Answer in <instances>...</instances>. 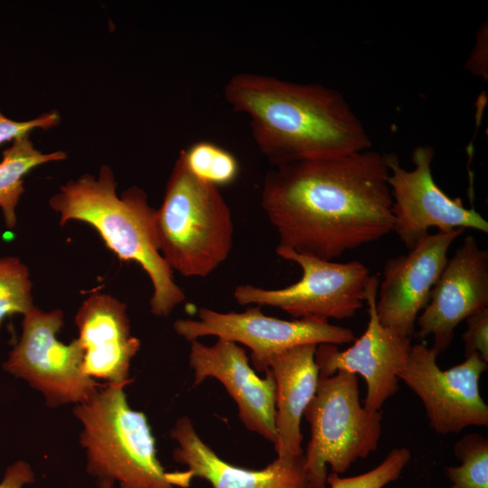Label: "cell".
I'll use <instances>...</instances> for the list:
<instances>
[{
    "instance_id": "obj_14",
    "label": "cell",
    "mask_w": 488,
    "mask_h": 488,
    "mask_svg": "<svg viewBox=\"0 0 488 488\" xmlns=\"http://www.w3.org/2000/svg\"><path fill=\"white\" fill-rule=\"evenodd\" d=\"M488 307V251L473 236L465 238L435 285L429 301L417 319L418 338L432 337L431 349L446 351L458 324Z\"/></svg>"
},
{
    "instance_id": "obj_3",
    "label": "cell",
    "mask_w": 488,
    "mask_h": 488,
    "mask_svg": "<svg viewBox=\"0 0 488 488\" xmlns=\"http://www.w3.org/2000/svg\"><path fill=\"white\" fill-rule=\"evenodd\" d=\"M116 188L112 169L102 165L98 177L87 174L61 185L49 204L60 214L61 226L70 221L88 223L119 259L137 263L153 286L151 313L166 317L185 300V294L160 252L156 210L142 189L132 186L119 197Z\"/></svg>"
},
{
    "instance_id": "obj_24",
    "label": "cell",
    "mask_w": 488,
    "mask_h": 488,
    "mask_svg": "<svg viewBox=\"0 0 488 488\" xmlns=\"http://www.w3.org/2000/svg\"><path fill=\"white\" fill-rule=\"evenodd\" d=\"M61 116L57 110L44 112L36 118L16 121L5 117L0 110V145L29 136L34 129H50L58 126Z\"/></svg>"
},
{
    "instance_id": "obj_17",
    "label": "cell",
    "mask_w": 488,
    "mask_h": 488,
    "mask_svg": "<svg viewBox=\"0 0 488 488\" xmlns=\"http://www.w3.org/2000/svg\"><path fill=\"white\" fill-rule=\"evenodd\" d=\"M75 324L85 374L107 384L130 383V362L140 341L131 334L126 304L108 294H91L79 308Z\"/></svg>"
},
{
    "instance_id": "obj_13",
    "label": "cell",
    "mask_w": 488,
    "mask_h": 488,
    "mask_svg": "<svg viewBox=\"0 0 488 488\" xmlns=\"http://www.w3.org/2000/svg\"><path fill=\"white\" fill-rule=\"evenodd\" d=\"M464 230L428 233L407 254L386 262L376 298V313L383 325L412 337L419 313L446 267L448 250Z\"/></svg>"
},
{
    "instance_id": "obj_21",
    "label": "cell",
    "mask_w": 488,
    "mask_h": 488,
    "mask_svg": "<svg viewBox=\"0 0 488 488\" xmlns=\"http://www.w3.org/2000/svg\"><path fill=\"white\" fill-rule=\"evenodd\" d=\"M459 465L446 469L449 488H488V440L477 433L462 437L454 447Z\"/></svg>"
},
{
    "instance_id": "obj_15",
    "label": "cell",
    "mask_w": 488,
    "mask_h": 488,
    "mask_svg": "<svg viewBox=\"0 0 488 488\" xmlns=\"http://www.w3.org/2000/svg\"><path fill=\"white\" fill-rule=\"evenodd\" d=\"M189 364L193 385L207 378L218 380L238 406L243 425L273 445L277 441L276 383L269 370L259 378L245 350L237 343L218 338L212 345L191 342Z\"/></svg>"
},
{
    "instance_id": "obj_11",
    "label": "cell",
    "mask_w": 488,
    "mask_h": 488,
    "mask_svg": "<svg viewBox=\"0 0 488 488\" xmlns=\"http://www.w3.org/2000/svg\"><path fill=\"white\" fill-rule=\"evenodd\" d=\"M392 197L393 231L409 250L421 241L429 229L448 232L473 229L488 232V221L460 198H450L436 183L431 172L434 149L419 145L412 154L414 168H403L397 155H386Z\"/></svg>"
},
{
    "instance_id": "obj_22",
    "label": "cell",
    "mask_w": 488,
    "mask_h": 488,
    "mask_svg": "<svg viewBox=\"0 0 488 488\" xmlns=\"http://www.w3.org/2000/svg\"><path fill=\"white\" fill-rule=\"evenodd\" d=\"M32 287L26 265L16 257L0 258V330L6 318L34 306Z\"/></svg>"
},
{
    "instance_id": "obj_10",
    "label": "cell",
    "mask_w": 488,
    "mask_h": 488,
    "mask_svg": "<svg viewBox=\"0 0 488 488\" xmlns=\"http://www.w3.org/2000/svg\"><path fill=\"white\" fill-rule=\"evenodd\" d=\"M436 358L425 343L413 344L407 366L399 376L423 403L430 427L447 435L468 427L488 426V406L479 389L488 362L473 353L444 371Z\"/></svg>"
},
{
    "instance_id": "obj_8",
    "label": "cell",
    "mask_w": 488,
    "mask_h": 488,
    "mask_svg": "<svg viewBox=\"0 0 488 488\" xmlns=\"http://www.w3.org/2000/svg\"><path fill=\"white\" fill-rule=\"evenodd\" d=\"M62 325L61 309L44 312L33 306L23 315L21 338L3 364L39 390L51 407L86 402L103 386L85 374L78 339L69 344L57 339Z\"/></svg>"
},
{
    "instance_id": "obj_6",
    "label": "cell",
    "mask_w": 488,
    "mask_h": 488,
    "mask_svg": "<svg viewBox=\"0 0 488 488\" xmlns=\"http://www.w3.org/2000/svg\"><path fill=\"white\" fill-rule=\"evenodd\" d=\"M304 417L311 438L305 455L308 488H325L327 465L337 474L373 453L381 436V414L361 405L357 375L338 371L320 376Z\"/></svg>"
},
{
    "instance_id": "obj_9",
    "label": "cell",
    "mask_w": 488,
    "mask_h": 488,
    "mask_svg": "<svg viewBox=\"0 0 488 488\" xmlns=\"http://www.w3.org/2000/svg\"><path fill=\"white\" fill-rule=\"evenodd\" d=\"M197 319H177L174 329L189 342L207 335L243 344L251 351L253 368L260 372L267 369L268 361L276 354L302 344H343L356 338L346 327L334 325L328 320L305 317L291 321L263 314L254 305L241 313H221L200 308Z\"/></svg>"
},
{
    "instance_id": "obj_25",
    "label": "cell",
    "mask_w": 488,
    "mask_h": 488,
    "mask_svg": "<svg viewBox=\"0 0 488 488\" xmlns=\"http://www.w3.org/2000/svg\"><path fill=\"white\" fill-rule=\"evenodd\" d=\"M466 330L462 335L465 357L478 353L488 362V307L465 319Z\"/></svg>"
},
{
    "instance_id": "obj_26",
    "label": "cell",
    "mask_w": 488,
    "mask_h": 488,
    "mask_svg": "<svg viewBox=\"0 0 488 488\" xmlns=\"http://www.w3.org/2000/svg\"><path fill=\"white\" fill-rule=\"evenodd\" d=\"M33 481L34 474L31 466L26 462L17 461L5 470L0 488H23Z\"/></svg>"
},
{
    "instance_id": "obj_19",
    "label": "cell",
    "mask_w": 488,
    "mask_h": 488,
    "mask_svg": "<svg viewBox=\"0 0 488 488\" xmlns=\"http://www.w3.org/2000/svg\"><path fill=\"white\" fill-rule=\"evenodd\" d=\"M0 162V208L5 224L13 229L17 222L15 208L24 192L23 177L35 167L67 158L63 151L42 153L29 136L17 138L3 150Z\"/></svg>"
},
{
    "instance_id": "obj_5",
    "label": "cell",
    "mask_w": 488,
    "mask_h": 488,
    "mask_svg": "<svg viewBox=\"0 0 488 488\" xmlns=\"http://www.w3.org/2000/svg\"><path fill=\"white\" fill-rule=\"evenodd\" d=\"M160 252L173 271L205 277L230 253L231 211L219 187L194 176L179 156L155 214Z\"/></svg>"
},
{
    "instance_id": "obj_2",
    "label": "cell",
    "mask_w": 488,
    "mask_h": 488,
    "mask_svg": "<svg viewBox=\"0 0 488 488\" xmlns=\"http://www.w3.org/2000/svg\"><path fill=\"white\" fill-rule=\"evenodd\" d=\"M224 97L249 117L255 143L273 166L371 147L344 97L325 86L239 73L227 82Z\"/></svg>"
},
{
    "instance_id": "obj_20",
    "label": "cell",
    "mask_w": 488,
    "mask_h": 488,
    "mask_svg": "<svg viewBox=\"0 0 488 488\" xmlns=\"http://www.w3.org/2000/svg\"><path fill=\"white\" fill-rule=\"evenodd\" d=\"M180 154L194 176L217 187L233 183L239 174L236 157L213 143L197 142Z\"/></svg>"
},
{
    "instance_id": "obj_16",
    "label": "cell",
    "mask_w": 488,
    "mask_h": 488,
    "mask_svg": "<svg viewBox=\"0 0 488 488\" xmlns=\"http://www.w3.org/2000/svg\"><path fill=\"white\" fill-rule=\"evenodd\" d=\"M170 436L176 442L174 459L187 468L178 472L183 488L192 478L203 479L212 488H308L304 454L277 457L260 470L236 466L221 459L200 437L187 416L176 420Z\"/></svg>"
},
{
    "instance_id": "obj_4",
    "label": "cell",
    "mask_w": 488,
    "mask_h": 488,
    "mask_svg": "<svg viewBox=\"0 0 488 488\" xmlns=\"http://www.w3.org/2000/svg\"><path fill=\"white\" fill-rule=\"evenodd\" d=\"M124 388L106 384L73 409L82 425L88 471L100 488H177L174 472L157 458L145 415L130 408Z\"/></svg>"
},
{
    "instance_id": "obj_12",
    "label": "cell",
    "mask_w": 488,
    "mask_h": 488,
    "mask_svg": "<svg viewBox=\"0 0 488 488\" xmlns=\"http://www.w3.org/2000/svg\"><path fill=\"white\" fill-rule=\"evenodd\" d=\"M378 286V276H371L365 292L369 320L363 334L346 350L322 343L315 351L320 376L343 371L364 378L367 392L363 406L371 411H380L386 400L399 390V376L407 366L413 345L410 337L396 333L379 320Z\"/></svg>"
},
{
    "instance_id": "obj_18",
    "label": "cell",
    "mask_w": 488,
    "mask_h": 488,
    "mask_svg": "<svg viewBox=\"0 0 488 488\" xmlns=\"http://www.w3.org/2000/svg\"><path fill=\"white\" fill-rule=\"evenodd\" d=\"M316 344H302L273 356L267 363L276 383L275 450L279 458L303 455L301 418L319 380Z\"/></svg>"
},
{
    "instance_id": "obj_1",
    "label": "cell",
    "mask_w": 488,
    "mask_h": 488,
    "mask_svg": "<svg viewBox=\"0 0 488 488\" xmlns=\"http://www.w3.org/2000/svg\"><path fill=\"white\" fill-rule=\"evenodd\" d=\"M386 155L368 149L273 166L261 206L278 247L333 261L393 231Z\"/></svg>"
},
{
    "instance_id": "obj_23",
    "label": "cell",
    "mask_w": 488,
    "mask_h": 488,
    "mask_svg": "<svg viewBox=\"0 0 488 488\" xmlns=\"http://www.w3.org/2000/svg\"><path fill=\"white\" fill-rule=\"evenodd\" d=\"M410 457L408 448L397 447L371 471L352 477H340L332 473L327 475V483L330 488H383L399 477Z\"/></svg>"
},
{
    "instance_id": "obj_7",
    "label": "cell",
    "mask_w": 488,
    "mask_h": 488,
    "mask_svg": "<svg viewBox=\"0 0 488 488\" xmlns=\"http://www.w3.org/2000/svg\"><path fill=\"white\" fill-rule=\"evenodd\" d=\"M276 252L301 267V278L278 289L239 285L233 291L239 305L272 306L296 319L314 317L328 321L352 317L363 306L371 275L361 262L324 260L278 246Z\"/></svg>"
}]
</instances>
